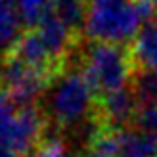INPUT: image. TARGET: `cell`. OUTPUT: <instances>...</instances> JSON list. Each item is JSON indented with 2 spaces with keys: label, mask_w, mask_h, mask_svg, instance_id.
Listing matches in <instances>:
<instances>
[{
  "label": "cell",
  "mask_w": 157,
  "mask_h": 157,
  "mask_svg": "<svg viewBox=\"0 0 157 157\" xmlns=\"http://www.w3.org/2000/svg\"><path fill=\"white\" fill-rule=\"evenodd\" d=\"M78 58L81 71L98 98L128 86L136 71L130 46L90 40Z\"/></svg>",
  "instance_id": "obj_1"
},
{
  "label": "cell",
  "mask_w": 157,
  "mask_h": 157,
  "mask_svg": "<svg viewBox=\"0 0 157 157\" xmlns=\"http://www.w3.org/2000/svg\"><path fill=\"white\" fill-rule=\"evenodd\" d=\"M92 88L81 69L61 71L46 90V117L58 128L71 130L96 113Z\"/></svg>",
  "instance_id": "obj_2"
},
{
  "label": "cell",
  "mask_w": 157,
  "mask_h": 157,
  "mask_svg": "<svg viewBox=\"0 0 157 157\" xmlns=\"http://www.w3.org/2000/svg\"><path fill=\"white\" fill-rule=\"evenodd\" d=\"M142 25L144 21L132 0H88L82 31L94 42L127 46Z\"/></svg>",
  "instance_id": "obj_3"
},
{
  "label": "cell",
  "mask_w": 157,
  "mask_h": 157,
  "mask_svg": "<svg viewBox=\"0 0 157 157\" xmlns=\"http://www.w3.org/2000/svg\"><path fill=\"white\" fill-rule=\"evenodd\" d=\"M54 78L56 77L29 67L8 54L0 61V86L17 107L35 105L36 100L46 94Z\"/></svg>",
  "instance_id": "obj_4"
},
{
  "label": "cell",
  "mask_w": 157,
  "mask_h": 157,
  "mask_svg": "<svg viewBox=\"0 0 157 157\" xmlns=\"http://www.w3.org/2000/svg\"><path fill=\"white\" fill-rule=\"evenodd\" d=\"M140 104L132 92L130 84L121 90H115L104 98H98L96 115L107 130H124L134 124Z\"/></svg>",
  "instance_id": "obj_5"
},
{
  "label": "cell",
  "mask_w": 157,
  "mask_h": 157,
  "mask_svg": "<svg viewBox=\"0 0 157 157\" xmlns=\"http://www.w3.org/2000/svg\"><path fill=\"white\" fill-rule=\"evenodd\" d=\"M130 54L136 69L157 73V23H144L130 44Z\"/></svg>",
  "instance_id": "obj_6"
},
{
  "label": "cell",
  "mask_w": 157,
  "mask_h": 157,
  "mask_svg": "<svg viewBox=\"0 0 157 157\" xmlns=\"http://www.w3.org/2000/svg\"><path fill=\"white\" fill-rule=\"evenodd\" d=\"M117 134L121 157H157V136L136 127L119 130Z\"/></svg>",
  "instance_id": "obj_7"
},
{
  "label": "cell",
  "mask_w": 157,
  "mask_h": 157,
  "mask_svg": "<svg viewBox=\"0 0 157 157\" xmlns=\"http://www.w3.org/2000/svg\"><path fill=\"white\" fill-rule=\"evenodd\" d=\"M21 19L13 0H0V52L6 54L21 36Z\"/></svg>",
  "instance_id": "obj_8"
},
{
  "label": "cell",
  "mask_w": 157,
  "mask_h": 157,
  "mask_svg": "<svg viewBox=\"0 0 157 157\" xmlns=\"http://www.w3.org/2000/svg\"><path fill=\"white\" fill-rule=\"evenodd\" d=\"M130 88L140 105H157V73L136 69L130 81Z\"/></svg>",
  "instance_id": "obj_9"
},
{
  "label": "cell",
  "mask_w": 157,
  "mask_h": 157,
  "mask_svg": "<svg viewBox=\"0 0 157 157\" xmlns=\"http://www.w3.org/2000/svg\"><path fill=\"white\" fill-rule=\"evenodd\" d=\"M13 2L21 23L27 29H35L52 12L50 0H13Z\"/></svg>",
  "instance_id": "obj_10"
},
{
  "label": "cell",
  "mask_w": 157,
  "mask_h": 157,
  "mask_svg": "<svg viewBox=\"0 0 157 157\" xmlns=\"http://www.w3.org/2000/svg\"><path fill=\"white\" fill-rule=\"evenodd\" d=\"M132 127L157 136V105H140Z\"/></svg>",
  "instance_id": "obj_11"
},
{
  "label": "cell",
  "mask_w": 157,
  "mask_h": 157,
  "mask_svg": "<svg viewBox=\"0 0 157 157\" xmlns=\"http://www.w3.org/2000/svg\"><path fill=\"white\" fill-rule=\"evenodd\" d=\"M0 157H19L17 153H15L13 150H10L6 144H2L0 142Z\"/></svg>",
  "instance_id": "obj_12"
},
{
  "label": "cell",
  "mask_w": 157,
  "mask_h": 157,
  "mask_svg": "<svg viewBox=\"0 0 157 157\" xmlns=\"http://www.w3.org/2000/svg\"><path fill=\"white\" fill-rule=\"evenodd\" d=\"M52 2V10L58 6H63V4H69V2H88V0H50Z\"/></svg>",
  "instance_id": "obj_13"
}]
</instances>
